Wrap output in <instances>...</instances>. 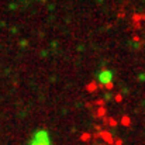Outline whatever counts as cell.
Returning a JSON list of instances; mask_svg holds the SVG:
<instances>
[{"instance_id":"obj_1","label":"cell","mask_w":145,"mask_h":145,"mask_svg":"<svg viewBox=\"0 0 145 145\" xmlns=\"http://www.w3.org/2000/svg\"><path fill=\"white\" fill-rule=\"evenodd\" d=\"M30 145H51V137L48 131L45 130H38L33 134Z\"/></svg>"},{"instance_id":"obj_7","label":"cell","mask_w":145,"mask_h":145,"mask_svg":"<svg viewBox=\"0 0 145 145\" xmlns=\"http://www.w3.org/2000/svg\"><path fill=\"white\" fill-rule=\"evenodd\" d=\"M113 86H114V85H113V82H111V83H107V85H104L103 88H106V89H113Z\"/></svg>"},{"instance_id":"obj_2","label":"cell","mask_w":145,"mask_h":145,"mask_svg":"<svg viewBox=\"0 0 145 145\" xmlns=\"http://www.w3.org/2000/svg\"><path fill=\"white\" fill-rule=\"evenodd\" d=\"M113 80V72L108 71V69H103L100 73H99V82H100V86H104L107 83H111Z\"/></svg>"},{"instance_id":"obj_4","label":"cell","mask_w":145,"mask_h":145,"mask_svg":"<svg viewBox=\"0 0 145 145\" xmlns=\"http://www.w3.org/2000/svg\"><path fill=\"white\" fill-rule=\"evenodd\" d=\"M106 123H108V125H111V127H116L117 125V121L113 120V118H106Z\"/></svg>"},{"instance_id":"obj_5","label":"cell","mask_w":145,"mask_h":145,"mask_svg":"<svg viewBox=\"0 0 145 145\" xmlns=\"http://www.w3.org/2000/svg\"><path fill=\"white\" fill-rule=\"evenodd\" d=\"M104 113H106V108H104V107H100V108L97 110V117H103Z\"/></svg>"},{"instance_id":"obj_8","label":"cell","mask_w":145,"mask_h":145,"mask_svg":"<svg viewBox=\"0 0 145 145\" xmlns=\"http://www.w3.org/2000/svg\"><path fill=\"white\" fill-rule=\"evenodd\" d=\"M121 99H123V97H121V96H120V95H118V96H117V97H116V100H117V101H121Z\"/></svg>"},{"instance_id":"obj_6","label":"cell","mask_w":145,"mask_h":145,"mask_svg":"<svg viewBox=\"0 0 145 145\" xmlns=\"http://www.w3.org/2000/svg\"><path fill=\"white\" fill-rule=\"evenodd\" d=\"M121 123H123L124 125H130V118L125 116V117H123V118H121Z\"/></svg>"},{"instance_id":"obj_3","label":"cell","mask_w":145,"mask_h":145,"mask_svg":"<svg viewBox=\"0 0 145 145\" xmlns=\"http://www.w3.org/2000/svg\"><path fill=\"white\" fill-rule=\"evenodd\" d=\"M97 83L96 82H92V83H89L88 86H86V89H88V92H95V90H97Z\"/></svg>"}]
</instances>
